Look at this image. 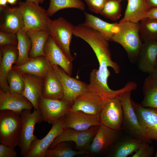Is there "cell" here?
Listing matches in <instances>:
<instances>
[{
	"label": "cell",
	"mask_w": 157,
	"mask_h": 157,
	"mask_svg": "<svg viewBox=\"0 0 157 157\" xmlns=\"http://www.w3.org/2000/svg\"><path fill=\"white\" fill-rule=\"evenodd\" d=\"M118 29L113 35L112 41L121 45L126 51L129 59L138 58L142 44L139 36L140 22L119 21Z\"/></svg>",
	"instance_id": "obj_1"
},
{
	"label": "cell",
	"mask_w": 157,
	"mask_h": 157,
	"mask_svg": "<svg viewBox=\"0 0 157 157\" xmlns=\"http://www.w3.org/2000/svg\"><path fill=\"white\" fill-rule=\"evenodd\" d=\"M22 122L20 114L8 110H0V142L15 148L18 146Z\"/></svg>",
	"instance_id": "obj_2"
},
{
	"label": "cell",
	"mask_w": 157,
	"mask_h": 157,
	"mask_svg": "<svg viewBox=\"0 0 157 157\" xmlns=\"http://www.w3.org/2000/svg\"><path fill=\"white\" fill-rule=\"evenodd\" d=\"M74 26L63 17L52 20L49 17L47 29L59 46L71 61L74 60L70 50Z\"/></svg>",
	"instance_id": "obj_3"
},
{
	"label": "cell",
	"mask_w": 157,
	"mask_h": 157,
	"mask_svg": "<svg viewBox=\"0 0 157 157\" xmlns=\"http://www.w3.org/2000/svg\"><path fill=\"white\" fill-rule=\"evenodd\" d=\"M20 114L22 126L18 146L20 149L21 155L26 157L31 143L37 138L34 134L35 126L43 121L40 109L34 108L32 112L31 110H24Z\"/></svg>",
	"instance_id": "obj_4"
},
{
	"label": "cell",
	"mask_w": 157,
	"mask_h": 157,
	"mask_svg": "<svg viewBox=\"0 0 157 157\" xmlns=\"http://www.w3.org/2000/svg\"><path fill=\"white\" fill-rule=\"evenodd\" d=\"M23 17L24 28L27 31L47 30V11L39 4L20 1L17 6Z\"/></svg>",
	"instance_id": "obj_5"
},
{
	"label": "cell",
	"mask_w": 157,
	"mask_h": 157,
	"mask_svg": "<svg viewBox=\"0 0 157 157\" xmlns=\"http://www.w3.org/2000/svg\"><path fill=\"white\" fill-rule=\"evenodd\" d=\"M131 91L126 92L118 97L122 105L123 123L136 138L140 139L142 142L149 143L151 142V140L140 126L136 114L133 106L131 97Z\"/></svg>",
	"instance_id": "obj_6"
},
{
	"label": "cell",
	"mask_w": 157,
	"mask_h": 157,
	"mask_svg": "<svg viewBox=\"0 0 157 157\" xmlns=\"http://www.w3.org/2000/svg\"><path fill=\"white\" fill-rule=\"evenodd\" d=\"M98 126H94L88 129L82 131L72 128H66L54 140L49 149L53 148L60 142L71 141L75 142L76 148L79 150H88Z\"/></svg>",
	"instance_id": "obj_7"
},
{
	"label": "cell",
	"mask_w": 157,
	"mask_h": 157,
	"mask_svg": "<svg viewBox=\"0 0 157 157\" xmlns=\"http://www.w3.org/2000/svg\"><path fill=\"white\" fill-rule=\"evenodd\" d=\"M71 105L63 99L42 97L39 109L43 121L53 125L63 118L70 110Z\"/></svg>",
	"instance_id": "obj_8"
},
{
	"label": "cell",
	"mask_w": 157,
	"mask_h": 157,
	"mask_svg": "<svg viewBox=\"0 0 157 157\" xmlns=\"http://www.w3.org/2000/svg\"><path fill=\"white\" fill-rule=\"evenodd\" d=\"M101 124L118 131L123 122V110L121 103L118 97L106 101L99 114Z\"/></svg>",
	"instance_id": "obj_9"
},
{
	"label": "cell",
	"mask_w": 157,
	"mask_h": 157,
	"mask_svg": "<svg viewBox=\"0 0 157 157\" xmlns=\"http://www.w3.org/2000/svg\"><path fill=\"white\" fill-rule=\"evenodd\" d=\"M52 66L58 74L62 85L64 92L63 100L72 106L76 98L87 90L88 84L71 77L60 66Z\"/></svg>",
	"instance_id": "obj_10"
},
{
	"label": "cell",
	"mask_w": 157,
	"mask_h": 157,
	"mask_svg": "<svg viewBox=\"0 0 157 157\" xmlns=\"http://www.w3.org/2000/svg\"><path fill=\"white\" fill-rule=\"evenodd\" d=\"M18 55L17 46L7 45L0 47V90L9 91L8 74L17 62Z\"/></svg>",
	"instance_id": "obj_11"
},
{
	"label": "cell",
	"mask_w": 157,
	"mask_h": 157,
	"mask_svg": "<svg viewBox=\"0 0 157 157\" xmlns=\"http://www.w3.org/2000/svg\"><path fill=\"white\" fill-rule=\"evenodd\" d=\"M132 103L143 131L151 140H157V108L144 107L132 100Z\"/></svg>",
	"instance_id": "obj_12"
},
{
	"label": "cell",
	"mask_w": 157,
	"mask_h": 157,
	"mask_svg": "<svg viewBox=\"0 0 157 157\" xmlns=\"http://www.w3.org/2000/svg\"><path fill=\"white\" fill-rule=\"evenodd\" d=\"M63 118L52 126L42 138H37L32 142L26 157H45L46 152L54 140L65 129Z\"/></svg>",
	"instance_id": "obj_13"
},
{
	"label": "cell",
	"mask_w": 157,
	"mask_h": 157,
	"mask_svg": "<svg viewBox=\"0 0 157 157\" xmlns=\"http://www.w3.org/2000/svg\"><path fill=\"white\" fill-rule=\"evenodd\" d=\"M65 129L70 128L82 131L101 124L99 115L88 114L70 109L63 118Z\"/></svg>",
	"instance_id": "obj_14"
},
{
	"label": "cell",
	"mask_w": 157,
	"mask_h": 157,
	"mask_svg": "<svg viewBox=\"0 0 157 157\" xmlns=\"http://www.w3.org/2000/svg\"><path fill=\"white\" fill-rule=\"evenodd\" d=\"M105 102L100 96L87 90L76 98L70 109L99 115Z\"/></svg>",
	"instance_id": "obj_15"
},
{
	"label": "cell",
	"mask_w": 157,
	"mask_h": 157,
	"mask_svg": "<svg viewBox=\"0 0 157 157\" xmlns=\"http://www.w3.org/2000/svg\"><path fill=\"white\" fill-rule=\"evenodd\" d=\"M44 51L45 57L52 65L60 66L68 75L71 76L73 69L72 62L50 35L45 44Z\"/></svg>",
	"instance_id": "obj_16"
},
{
	"label": "cell",
	"mask_w": 157,
	"mask_h": 157,
	"mask_svg": "<svg viewBox=\"0 0 157 157\" xmlns=\"http://www.w3.org/2000/svg\"><path fill=\"white\" fill-rule=\"evenodd\" d=\"M0 31L16 34L24 27L23 17L18 7L0 6Z\"/></svg>",
	"instance_id": "obj_17"
},
{
	"label": "cell",
	"mask_w": 157,
	"mask_h": 157,
	"mask_svg": "<svg viewBox=\"0 0 157 157\" xmlns=\"http://www.w3.org/2000/svg\"><path fill=\"white\" fill-rule=\"evenodd\" d=\"M157 58V41L143 43L138 58V69L149 74L154 72Z\"/></svg>",
	"instance_id": "obj_18"
},
{
	"label": "cell",
	"mask_w": 157,
	"mask_h": 157,
	"mask_svg": "<svg viewBox=\"0 0 157 157\" xmlns=\"http://www.w3.org/2000/svg\"><path fill=\"white\" fill-rule=\"evenodd\" d=\"M117 131L102 124L99 126L88 150L97 154L105 151L115 141Z\"/></svg>",
	"instance_id": "obj_19"
},
{
	"label": "cell",
	"mask_w": 157,
	"mask_h": 157,
	"mask_svg": "<svg viewBox=\"0 0 157 157\" xmlns=\"http://www.w3.org/2000/svg\"><path fill=\"white\" fill-rule=\"evenodd\" d=\"M25 88L22 95L33 105L34 108L39 109V104L42 97L43 88V78L24 73Z\"/></svg>",
	"instance_id": "obj_20"
},
{
	"label": "cell",
	"mask_w": 157,
	"mask_h": 157,
	"mask_svg": "<svg viewBox=\"0 0 157 157\" xmlns=\"http://www.w3.org/2000/svg\"><path fill=\"white\" fill-rule=\"evenodd\" d=\"M33 107L32 104L23 95L0 90V110H8L20 114L23 110H31Z\"/></svg>",
	"instance_id": "obj_21"
},
{
	"label": "cell",
	"mask_w": 157,
	"mask_h": 157,
	"mask_svg": "<svg viewBox=\"0 0 157 157\" xmlns=\"http://www.w3.org/2000/svg\"><path fill=\"white\" fill-rule=\"evenodd\" d=\"M42 97L57 99H63L64 92L58 74L52 66L43 78Z\"/></svg>",
	"instance_id": "obj_22"
},
{
	"label": "cell",
	"mask_w": 157,
	"mask_h": 157,
	"mask_svg": "<svg viewBox=\"0 0 157 157\" xmlns=\"http://www.w3.org/2000/svg\"><path fill=\"white\" fill-rule=\"evenodd\" d=\"M84 16V25L98 31L108 41H112L113 36L118 29V23H108L85 12Z\"/></svg>",
	"instance_id": "obj_23"
},
{
	"label": "cell",
	"mask_w": 157,
	"mask_h": 157,
	"mask_svg": "<svg viewBox=\"0 0 157 157\" xmlns=\"http://www.w3.org/2000/svg\"><path fill=\"white\" fill-rule=\"evenodd\" d=\"M52 66L45 57L40 56L30 59L26 63L13 67L23 73L29 74L44 78Z\"/></svg>",
	"instance_id": "obj_24"
},
{
	"label": "cell",
	"mask_w": 157,
	"mask_h": 157,
	"mask_svg": "<svg viewBox=\"0 0 157 157\" xmlns=\"http://www.w3.org/2000/svg\"><path fill=\"white\" fill-rule=\"evenodd\" d=\"M127 0V5L124 16L120 21L138 23L145 18L146 13L149 9L145 0Z\"/></svg>",
	"instance_id": "obj_25"
},
{
	"label": "cell",
	"mask_w": 157,
	"mask_h": 157,
	"mask_svg": "<svg viewBox=\"0 0 157 157\" xmlns=\"http://www.w3.org/2000/svg\"><path fill=\"white\" fill-rule=\"evenodd\" d=\"M27 34L31 41V48L29 53V57L33 58L40 56H45L44 47L49 36L47 30L35 31H27Z\"/></svg>",
	"instance_id": "obj_26"
},
{
	"label": "cell",
	"mask_w": 157,
	"mask_h": 157,
	"mask_svg": "<svg viewBox=\"0 0 157 157\" xmlns=\"http://www.w3.org/2000/svg\"><path fill=\"white\" fill-rule=\"evenodd\" d=\"M27 32L24 27L16 34L18 40L17 48L18 55L15 65H23L30 59L29 54L31 48V43L29 37L26 34Z\"/></svg>",
	"instance_id": "obj_27"
},
{
	"label": "cell",
	"mask_w": 157,
	"mask_h": 157,
	"mask_svg": "<svg viewBox=\"0 0 157 157\" xmlns=\"http://www.w3.org/2000/svg\"><path fill=\"white\" fill-rule=\"evenodd\" d=\"M142 90L144 97L141 105L157 108V85L150 74L144 80Z\"/></svg>",
	"instance_id": "obj_28"
},
{
	"label": "cell",
	"mask_w": 157,
	"mask_h": 157,
	"mask_svg": "<svg viewBox=\"0 0 157 157\" xmlns=\"http://www.w3.org/2000/svg\"><path fill=\"white\" fill-rule=\"evenodd\" d=\"M139 36L142 43L157 41V20L145 18L140 22Z\"/></svg>",
	"instance_id": "obj_29"
},
{
	"label": "cell",
	"mask_w": 157,
	"mask_h": 157,
	"mask_svg": "<svg viewBox=\"0 0 157 157\" xmlns=\"http://www.w3.org/2000/svg\"><path fill=\"white\" fill-rule=\"evenodd\" d=\"M90 152L85 150H74L67 142H63L58 143L51 149H48L46 152L45 157H73Z\"/></svg>",
	"instance_id": "obj_30"
},
{
	"label": "cell",
	"mask_w": 157,
	"mask_h": 157,
	"mask_svg": "<svg viewBox=\"0 0 157 157\" xmlns=\"http://www.w3.org/2000/svg\"><path fill=\"white\" fill-rule=\"evenodd\" d=\"M67 8H75L84 10L85 6L81 0H50L47 11L49 17H51L59 10Z\"/></svg>",
	"instance_id": "obj_31"
},
{
	"label": "cell",
	"mask_w": 157,
	"mask_h": 157,
	"mask_svg": "<svg viewBox=\"0 0 157 157\" xmlns=\"http://www.w3.org/2000/svg\"><path fill=\"white\" fill-rule=\"evenodd\" d=\"M7 81L10 92L22 95L25 88L23 73L13 67L8 74Z\"/></svg>",
	"instance_id": "obj_32"
},
{
	"label": "cell",
	"mask_w": 157,
	"mask_h": 157,
	"mask_svg": "<svg viewBox=\"0 0 157 157\" xmlns=\"http://www.w3.org/2000/svg\"><path fill=\"white\" fill-rule=\"evenodd\" d=\"M142 141L136 138L126 140L120 144L113 154L114 157H126L137 151Z\"/></svg>",
	"instance_id": "obj_33"
},
{
	"label": "cell",
	"mask_w": 157,
	"mask_h": 157,
	"mask_svg": "<svg viewBox=\"0 0 157 157\" xmlns=\"http://www.w3.org/2000/svg\"><path fill=\"white\" fill-rule=\"evenodd\" d=\"M121 0H107L101 15L113 21H116L121 16Z\"/></svg>",
	"instance_id": "obj_34"
},
{
	"label": "cell",
	"mask_w": 157,
	"mask_h": 157,
	"mask_svg": "<svg viewBox=\"0 0 157 157\" xmlns=\"http://www.w3.org/2000/svg\"><path fill=\"white\" fill-rule=\"evenodd\" d=\"M17 44L16 34L0 31V47L7 45L17 46Z\"/></svg>",
	"instance_id": "obj_35"
},
{
	"label": "cell",
	"mask_w": 157,
	"mask_h": 157,
	"mask_svg": "<svg viewBox=\"0 0 157 157\" xmlns=\"http://www.w3.org/2000/svg\"><path fill=\"white\" fill-rule=\"evenodd\" d=\"M154 148L149 143L142 142L141 145L138 150L132 155V157H150L154 153Z\"/></svg>",
	"instance_id": "obj_36"
},
{
	"label": "cell",
	"mask_w": 157,
	"mask_h": 157,
	"mask_svg": "<svg viewBox=\"0 0 157 157\" xmlns=\"http://www.w3.org/2000/svg\"><path fill=\"white\" fill-rule=\"evenodd\" d=\"M91 12L101 14L107 0H83Z\"/></svg>",
	"instance_id": "obj_37"
},
{
	"label": "cell",
	"mask_w": 157,
	"mask_h": 157,
	"mask_svg": "<svg viewBox=\"0 0 157 157\" xmlns=\"http://www.w3.org/2000/svg\"><path fill=\"white\" fill-rule=\"evenodd\" d=\"M17 153L15 148L1 143L0 157H16Z\"/></svg>",
	"instance_id": "obj_38"
},
{
	"label": "cell",
	"mask_w": 157,
	"mask_h": 157,
	"mask_svg": "<svg viewBox=\"0 0 157 157\" xmlns=\"http://www.w3.org/2000/svg\"><path fill=\"white\" fill-rule=\"evenodd\" d=\"M145 18L157 20V8H151L149 9L146 13Z\"/></svg>",
	"instance_id": "obj_39"
},
{
	"label": "cell",
	"mask_w": 157,
	"mask_h": 157,
	"mask_svg": "<svg viewBox=\"0 0 157 157\" xmlns=\"http://www.w3.org/2000/svg\"><path fill=\"white\" fill-rule=\"evenodd\" d=\"M146 3L150 9L157 8V0H145Z\"/></svg>",
	"instance_id": "obj_40"
},
{
	"label": "cell",
	"mask_w": 157,
	"mask_h": 157,
	"mask_svg": "<svg viewBox=\"0 0 157 157\" xmlns=\"http://www.w3.org/2000/svg\"><path fill=\"white\" fill-rule=\"evenodd\" d=\"M149 74L151 75L152 79L157 85V72H155Z\"/></svg>",
	"instance_id": "obj_41"
},
{
	"label": "cell",
	"mask_w": 157,
	"mask_h": 157,
	"mask_svg": "<svg viewBox=\"0 0 157 157\" xmlns=\"http://www.w3.org/2000/svg\"><path fill=\"white\" fill-rule=\"evenodd\" d=\"M44 0H26V1L32 2L36 4H39V3L42 4Z\"/></svg>",
	"instance_id": "obj_42"
},
{
	"label": "cell",
	"mask_w": 157,
	"mask_h": 157,
	"mask_svg": "<svg viewBox=\"0 0 157 157\" xmlns=\"http://www.w3.org/2000/svg\"><path fill=\"white\" fill-rule=\"evenodd\" d=\"M7 3V0H0V6H6Z\"/></svg>",
	"instance_id": "obj_43"
},
{
	"label": "cell",
	"mask_w": 157,
	"mask_h": 157,
	"mask_svg": "<svg viewBox=\"0 0 157 157\" xmlns=\"http://www.w3.org/2000/svg\"><path fill=\"white\" fill-rule=\"evenodd\" d=\"M8 3L10 5H13L15 4L17 1L21 0H7Z\"/></svg>",
	"instance_id": "obj_44"
},
{
	"label": "cell",
	"mask_w": 157,
	"mask_h": 157,
	"mask_svg": "<svg viewBox=\"0 0 157 157\" xmlns=\"http://www.w3.org/2000/svg\"><path fill=\"white\" fill-rule=\"evenodd\" d=\"M155 72H157V58L156 61V70H155Z\"/></svg>",
	"instance_id": "obj_45"
},
{
	"label": "cell",
	"mask_w": 157,
	"mask_h": 157,
	"mask_svg": "<svg viewBox=\"0 0 157 157\" xmlns=\"http://www.w3.org/2000/svg\"><path fill=\"white\" fill-rule=\"evenodd\" d=\"M154 156L155 157H157V150H156V153H155Z\"/></svg>",
	"instance_id": "obj_46"
},
{
	"label": "cell",
	"mask_w": 157,
	"mask_h": 157,
	"mask_svg": "<svg viewBox=\"0 0 157 157\" xmlns=\"http://www.w3.org/2000/svg\"></svg>",
	"instance_id": "obj_47"
}]
</instances>
